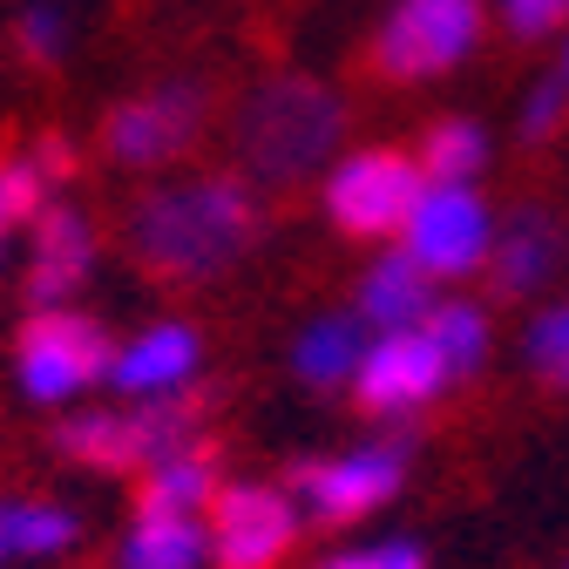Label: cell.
Masks as SVG:
<instances>
[{"label":"cell","instance_id":"obj_27","mask_svg":"<svg viewBox=\"0 0 569 569\" xmlns=\"http://www.w3.org/2000/svg\"><path fill=\"white\" fill-rule=\"evenodd\" d=\"M319 569H427V556H420V542H407V536H387V542L339 549V556H326Z\"/></svg>","mask_w":569,"mask_h":569},{"label":"cell","instance_id":"obj_25","mask_svg":"<svg viewBox=\"0 0 569 569\" xmlns=\"http://www.w3.org/2000/svg\"><path fill=\"white\" fill-rule=\"evenodd\" d=\"M488 14H495V28H502L509 41H522V48L569 34V0H488Z\"/></svg>","mask_w":569,"mask_h":569},{"label":"cell","instance_id":"obj_30","mask_svg":"<svg viewBox=\"0 0 569 569\" xmlns=\"http://www.w3.org/2000/svg\"><path fill=\"white\" fill-rule=\"evenodd\" d=\"M562 569H569V562H562Z\"/></svg>","mask_w":569,"mask_h":569},{"label":"cell","instance_id":"obj_10","mask_svg":"<svg viewBox=\"0 0 569 569\" xmlns=\"http://www.w3.org/2000/svg\"><path fill=\"white\" fill-rule=\"evenodd\" d=\"M203 529L218 569H278L299 536V502L271 481H224L218 502L203 509Z\"/></svg>","mask_w":569,"mask_h":569},{"label":"cell","instance_id":"obj_21","mask_svg":"<svg viewBox=\"0 0 569 569\" xmlns=\"http://www.w3.org/2000/svg\"><path fill=\"white\" fill-rule=\"evenodd\" d=\"M82 522L61 502H0V562H41L76 549Z\"/></svg>","mask_w":569,"mask_h":569},{"label":"cell","instance_id":"obj_19","mask_svg":"<svg viewBox=\"0 0 569 569\" xmlns=\"http://www.w3.org/2000/svg\"><path fill=\"white\" fill-rule=\"evenodd\" d=\"M203 562H210L203 516H150V509H136L116 569H203Z\"/></svg>","mask_w":569,"mask_h":569},{"label":"cell","instance_id":"obj_9","mask_svg":"<svg viewBox=\"0 0 569 569\" xmlns=\"http://www.w3.org/2000/svg\"><path fill=\"white\" fill-rule=\"evenodd\" d=\"M407 441H360V448H346V455H326V461H299L292 468V488H299V509L312 522H360L373 509H387L400 481H407Z\"/></svg>","mask_w":569,"mask_h":569},{"label":"cell","instance_id":"obj_16","mask_svg":"<svg viewBox=\"0 0 569 569\" xmlns=\"http://www.w3.org/2000/svg\"><path fill=\"white\" fill-rule=\"evenodd\" d=\"M367 326H360V312H312L306 326H299V339H292V373L306 380V387H352V367H360V352H367Z\"/></svg>","mask_w":569,"mask_h":569},{"label":"cell","instance_id":"obj_11","mask_svg":"<svg viewBox=\"0 0 569 569\" xmlns=\"http://www.w3.org/2000/svg\"><path fill=\"white\" fill-rule=\"evenodd\" d=\"M448 387L455 380H448L435 339H427L420 326L413 332H373L367 352H360V367H352V400H360L373 420H413Z\"/></svg>","mask_w":569,"mask_h":569},{"label":"cell","instance_id":"obj_28","mask_svg":"<svg viewBox=\"0 0 569 569\" xmlns=\"http://www.w3.org/2000/svg\"><path fill=\"white\" fill-rule=\"evenodd\" d=\"M34 163L48 170V183H61L68 170H76V150H68L61 136H41V142H34Z\"/></svg>","mask_w":569,"mask_h":569},{"label":"cell","instance_id":"obj_1","mask_svg":"<svg viewBox=\"0 0 569 569\" xmlns=\"http://www.w3.org/2000/svg\"><path fill=\"white\" fill-rule=\"evenodd\" d=\"M264 231V197L238 170H190L170 183H150L122 210V251L157 284H210Z\"/></svg>","mask_w":569,"mask_h":569},{"label":"cell","instance_id":"obj_14","mask_svg":"<svg viewBox=\"0 0 569 569\" xmlns=\"http://www.w3.org/2000/svg\"><path fill=\"white\" fill-rule=\"evenodd\" d=\"M562 251H569V231L549 203H522L516 218H502L495 231V251H488V284L502 299H536L542 284L562 271Z\"/></svg>","mask_w":569,"mask_h":569},{"label":"cell","instance_id":"obj_15","mask_svg":"<svg viewBox=\"0 0 569 569\" xmlns=\"http://www.w3.org/2000/svg\"><path fill=\"white\" fill-rule=\"evenodd\" d=\"M435 299H441V284L427 278L400 244L373 251L367 271L352 278V312H360L367 332H413V326H427Z\"/></svg>","mask_w":569,"mask_h":569},{"label":"cell","instance_id":"obj_18","mask_svg":"<svg viewBox=\"0 0 569 569\" xmlns=\"http://www.w3.org/2000/svg\"><path fill=\"white\" fill-rule=\"evenodd\" d=\"M218 461H210V448H183V455H163L157 468H142V488H136V509L150 516H203L210 502H218Z\"/></svg>","mask_w":569,"mask_h":569},{"label":"cell","instance_id":"obj_23","mask_svg":"<svg viewBox=\"0 0 569 569\" xmlns=\"http://www.w3.org/2000/svg\"><path fill=\"white\" fill-rule=\"evenodd\" d=\"M522 360H529V373H536L542 387L569 393V299H556V306H542V312L529 319Z\"/></svg>","mask_w":569,"mask_h":569},{"label":"cell","instance_id":"obj_26","mask_svg":"<svg viewBox=\"0 0 569 569\" xmlns=\"http://www.w3.org/2000/svg\"><path fill=\"white\" fill-rule=\"evenodd\" d=\"M569 129V89L549 76V82H536L529 96H522V109H516V136L529 142V150H542V142H556Z\"/></svg>","mask_w":569,"mask_h":569},{"label":"cell","instance_id":"obj_4","mask_svg":"<svg viewBox=\"0 0 569 569\" xmlns=\"http://www.w3.org/2000/svg\"><path fill=\"white\" fill-rule=\"evenodd\" d=\"M109 367H116V339L82 306L28 312V326L14 339V387L34 407H68L89 387H109Z\"/></svg>","mask_w":569,"mask_h":569},{"label":"cell","instance_id":"obj_8","mask_svg":"<svg viewBox=\"0 0 569 569\" xmlns=\"http://www.w3.org/2000/svg\"><path fill=\"white\" fill-rule=\"evenodd\" d=\"M495 231H502V210L481 197V183H427L393 244L435 284H468L475 271H488Z\"/></svg>","mask_w":569,"mask_h":569},{"label":"cell","instance_id":"obj_20","mask_svg":"<svg viewBox=\"0 0 569 569\" xmlns=\"http://www.w3.org/2000/svg\"><path fill=\"white\" fill-rule=\"evenodd\" d=\"M413 163L427 183H481V170L495 163V136L475 116H441V122L420 129Z\"/></svg>","mask_w":569,"mask_h":569},{"label":"cell","instance_id":"obj_29","mask_svg":"<svg viewBox=\"0 0 569 569\" xmlns=\"http://www.w3.org/2000/svg\"><path fill=\"white\" fill-rule=\"evenodd\" d=\"M556 82L569 89V34H562V54H556Z\"/></svg>","mask_w":569,"mask_h":569},{"label":"cell","instance_id":"obj_6","mask_svg":"<svg viewBox=\"0 0 569 569\" xmlns=\"http://www.w3.org/2000/svg\"><path fill=\"white\" fill-rule=\"evenodd\" d=\"M488 0H393V14L373 34V76L393 89L441 82L481 48Z\"/></svg>","mask_w":569,"mask_h":569},{"label":"cell","instance_id":"obj_17","mask_svg":"<svg viewBox=\"0 0 569 569\" xmlns=\"http://www.w3.org/2000/svg\"><path fill=\"white\" fill-rule=\"evenodd\" d=\"M420 332L435 339L448 380H475V373L488 367V352H495V312H488L481 299H468V292H441Z\"/></svg>","mask_w":569,"mask_h":569},{"label":"cell","instance_id":"obj_2","mask_svg":"<svg viewBox=\"0 0 569 569\" xmlns=\"http://www.w3.org/2000/svg\"><path fill=\"white\" fill-rule=\"evenodd\" d=\"M346 157V96L319 76H278L251 82L231 109V163L238 177L264 190H299L326 177Z\"/></svg>","mask_w":569,"mask_h":569},{"label":"cell","instance_id":"obj_24","mask_svg":"<svg viewBox=\"0 0 569 569\" xmlns=\"http://www.w3.org/2000/svg\"><path fill=\"white\" fill-rule=\"evenodd\" d=\"M68 41H76V14H68L61 0H21V14H14V48H21V61L54 68V61L68 54Z\"/></svg>","mask_w":569,"mask_h":569},{"label":"cell","instance_id":"obj_5","mask_svg":"<svg viewBox=\"0 0 569 569\" xmlns=\"http://www.w3.org/2000/svg\"><path fill=\"white\" fill-rule=\"evenodd\" d=\"M210 129V82L203 76H163L150 89L122 96L109 116H102V157L116 170H170L177 157H190Z\"/></svg>","mask_w":569,"mask_h":569},{"label":"cell","instance_id":"obj_7","mask_svg":"<svg viewBox=\"0 0 569 569\" xmlns=\"http://www.w3.org/2000/svg\"><path fill=\"white\" fill-rule=\"evenodd\" d=\"M427 177L413 163V150H393V142H367V150H346L326 177H319V203H326V224L339 238H360V244H393L407 210L420 203Z\"/></svg>","mask_w":569,"mask_h":569},{"label":"cell","instance_id":"obj_3","mask_svg":"<svg viewBox=\"0 0 569 569\" xmlns=\"http://www.w3.org/2000/svg\"><path fill=\"white\" fill-rule=\"evenodd\" d=\"M197 435H203V407L190 393H170V400H129V407H109V413L61 420L54 455L76 461V468H96V475H142L163 455L197 448Z\"/></svg>","mask_w":569,"mask_h":569},{"label":"cell","instance_id":"obj_12","mask_svg":"<svg viewBox=\"0 0 569 569\" xmlns=\"http://www.w3.org/2000/svg\"><path fill=\"white\" fill-rule=\"evenodd\" d=\"M96 251H102V238H96L89 210L68 197H48L41 218L28 224V306L34 312L68 306L96 278Z\"/></svg>","mask_w":569,"mask_h":569},{"label":"cell","instance_id":"obj_13","mask_svg":"<svg viewBox=\"0 0 569 569\" xmlns=\"http://www.w3.org/2000/svg\"><path fill=\"white\" fill-rule=\"evenodd\" d=\"M197 373H203V332L190 319H150L136 339L116 346L109 387L122 400H170V393H190Z\"/></svg>","mask_w":569,"mask_h":569},{"label":"cell","instance_id":"obj_22","mask_svg":"<svg viewBox=\"0 0 569 569\" xmlns=\"http://www.w3.org/2000/svg\"><path fill=\"white\" fill-rule=\"evenodd\" d=\"M48 197H54V183H48V170L34 163V150L0 157V264H8V244L41 218Z\"/></svg>","mask_w":569,"mask_h":569}]
</instances>
